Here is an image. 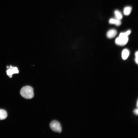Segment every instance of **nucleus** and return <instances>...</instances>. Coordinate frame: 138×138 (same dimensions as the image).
<instances>
[{"label":"nucleus","instance_id":"nucleus-1","mask_svg":"<svg viewBox=\"0 0 138 138\" xmlns=\"http://www.w3.org/2000/svg\"><path fill=\"white\" fill-rule=\"evenodd\" d=\"M21 96L25 98L31 99L34 96L33 89L29 86H26L22 88L20 91Z\"/></svg>","mask_w":138,"mask_h":138},{"label":"nucleus","instance_id":"nucleus-2","mask_svg":"<svg viewBox=\"0 0 138 138\" xmlns=\"http://www.w3.org/2000/svg\"><path fill=\"white\" fill-rule=\"evenodd\" d=\"M50 126L51 129L54 131L59 133L61 132V127L60 123L58 121H52L50 123Z\"/></svg>","mask_w":138,"mask_h":138},{"label":"nucleus","instance_id":"nucleus-3","mask_svg":"<svg viewBox=\"0 0 138 138\" xmlns=\"http://www.w3.org/2000/svg\"><path fill=\"white\" fill-rule=\"evenodd\" d=\"M128 40V37L119 36L116 39L115 43L119 45L123 46L126 44Z\"/></svg>","mask_w":138,"mask_h":138},{"label":"nucleus","instance_id":"nucleus-4","mask_svg":"<svg viewBox=\"0 0 138 138\" xmlns=\"http://www.w3.org/2000/svg\"><path fill=\"white\" fill-rule=\"evenodd\" d=\"M6 73L9 77L11 78L13 74L18 73L19 71L17 67L10 66L9 68L6 71Z\"/></svg>","mask_w":138,"mask_h":138},{"label":"nucleus","instance_id":"nucleus-5","mask_svg":"<svg viewBox=\"0 0 138 138\" xmlns=\"http://www.w3.org/2000/svg\"><path fill=\"white\" fill-rule=\"evenodd\" d=\"M117 33V31L114 29H111L108 31L107 33V36L109 38L111 39L114 38Z\"/></svg>","mask_w":138,"mask_h":138},{"label":"nucleus","instance_id":"nucleus-6","mask_svg":"<svg viewBox=\"0 0 138 138\" xmlns=\"http://www.w3.org/2000/svg\"><path fill=\"white\" fill-rule=\"evenodd\" d=\"M109 23L110 24H114L117 26H120L121 24V22L120 20L116 18L110 19L109 20Z\"/></svg>","mask_w":138,"mask_h":138},{"label":"nucleus","instance_id":"nucleus-7","mask_svg":"<svg viewBox=\"0 0 138 138\" xmlns=\"http://www.w3.org/2000/svg\"><path fill=\"white\" fill-rule=\"evenodd\" d=\"M7 117V113L5 110L0 109V120H4Z\"/></svg>","mask_w":138,"mask_h":138},{"label":"nucleus","instance_id":"nucleus-8","mask_svg":"<svg viewBox=\"0 0 138 138\" xmlns=\"http://www.w3.org/2000/svg\"><path fill=\"white\" fill-rule=\"evenodd\" d=\"M129 54V50L125 49L123 50L122 53V56L123 59L125 60L128 57Z\"/></svg>","mask_w":138,"mask_h":138},{"label":"nucleus","instance_id":"nucleus-9","mask_svg":"<svg viewBox=\"0 0 138 138\" xmlns=\"http://www.w3.org/2000/svg\"><path fill=\"white\" fill-rule=\"evenodd\" d=\"M132 10V8L130 6L125 7L124 9V13L125 15H129L130 13Z\"/></svg>","mask_w":138,"mask_h":138},{"label":"nucleus","instance_id":"nucleus-10","mask_svg":"<svg viewBox=\"0 0 138 138\" xmlns=\"http://www.w3.org/2000/svg\"><path fill=\"white\" fill-rule=\"evenodd\" d=\"M115 16L116 19L120 20L122 18V16L121 13L118 10H116L114 12Z\"/></svg>","mask_w":138,"mask_h":138},{"label":"nucleus","instance_id":"nucleus-11","mask_svg":"<svg viewBox=\"0 0 138 138\" xmlns=\"http://www.w3.org/2000/svg\"><path fill=\"white\" fill-rule=\"evenodd\" d=\"M131 33L130 30H128L125 32H121L119 34V36L121 37H128V36Z\"/></svg>","mask_w":138,"mask_h":138},{"label":"nucleus","instance_id":"nucleus-12","mask_svg":"<svg viewBox=\"0 0 138 138\" xmlns=\"http://www.w3.org/2000/svg\"><path fill=\"white\" fill-rule=\"evenodd\" d=\"M135 61L137 64L138 63V52L136 51L135 53Z\"/></svg>","mask_w":138,"mask_h":138},{"label":"nucleus","instance_id":"nucleus-13","mask_svg":"<svg viewBox=\"0 0 138 138\" xmlns=\"http://www.w3.org/2000/svg\"><path fill=\"white\" fill-rule=\"evenodd\" d=\"M133 112L136 115H138V109H135L133 110Z\"/></svg>","mask_w":138,"mask_h":138},{"label":"nucleus","instance_id":"nucleus-14","mask_svg":"<svg viewBox=\"0 0 138 138\" xmlns=\"http://www.w3.org/2000/svg\"><path fill=\"white\" fill-rule=\"evenodd\" d=\"M137 107L138 106V101H137Z\"/></svg>","mask_w":138,"mask_h":138}]
</instances>
